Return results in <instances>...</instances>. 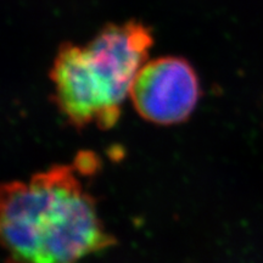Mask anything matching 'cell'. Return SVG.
<instances>
[{"label":"cell","instance_id":"cell-3","mask_svg":"<svg viewBox=\"0 0 263 263\" xmlns=\"http://www.w3.org/2000/svg\"><path fill=\"white\" fill-rule=\"evenodd\" d=\"M141 118L159 126L185 122L201 97L196 71L186 59L162 57L146 61L129 93Z\"/></svg>","mask_w":263,"mask_h":263},{"label":"cell","instance_id":"cell-1","mask_svg":"<svg viewBox=\"0 0 263 263\" xmlns=\"http://www.w3.org/2000/svg\"><path fill=\"white\" fill-rule=\"evenodd\" d=\"M76 167L55 164L28 182L3 184L0 233L6 263H80L116 245Z\"/></svg>","mask_w":263,"mask_h":263},{"label":"cell","instance_id":"cell-2","mask_svg":"<svg viewBox=\"0 0 263 263\" xmlns=\"http://www.w3.org/2000/svg\"><path fill=\"white\" fill-rule=\"evenodd\" d=\"M153 45L151 29L136 20L105 25L85 45L61 44L50 80L52 101L68 124L77 130L90 124L103 130L116 126Z\"/></svg>","mask_w":263,"mask_h":263},{"label":"cell","instance_id":"cell-4","mask_svg":"<svg viewBox=\"0 0 263 263\" xmlns=\"http://www.w3.org/2000/svg\"><path fill=\"white\" fill-rule=\"evenodd\" d=\"M76 170L84 176H90L97 172L98 159L91 153H81L78 157H76L74 164Z\"/></svg>","mask_w":263,"mask_h":263}]
</instances>
